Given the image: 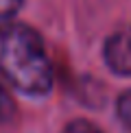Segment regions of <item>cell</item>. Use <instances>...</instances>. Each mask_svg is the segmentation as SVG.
I'll list each match as a JSON object with an SVG mask.
<instances>
[{
  "label": "cell",
  "mask_w": 131,
  "mask_h": 133,
  "mask_svg": "<svg viewBox=\"0 0 131 133\" xmlns=\"http://www.w3.org/2000/svg\"><path fill=\"white\" fill-rule=\"evenodd\" d=\"M0 74L15 90L44 96L53 87V63L42 37L22 22H0Z\"/></svg>",
  "instance_id": "cell-1"
},
{
  "label": "cell",
  "mask_w": 131,
  "mask_h": 133,
  "mask_svg": "<svg viewBox=\"0 0 131 133\" xmlns=\"http://www.w3.org/2000/svg\"><path fill=\"white\" fill-rule=\"evenodd\" d=\"M105 61L116 74H122V76L131 74V29L118 31L107 39Z\"/></svg>",
  "instance_id": "cell-2"
},
{
  "label": "cell",
  "mask_w": 131,
  "mask_h": 133,
  "mask_svg": "<svg viewBox=\"0 0 131 133\" xmlns=\"http://www.w3.org/2000/svg\"><path fill=\"white\" fill-rule=\"evenodd\" d=\"M15 114V107H13V101H11V96L7 92L0 87V124L2 122H9L11 118H13Z\"/></svg>",
  "instance_id": "cell-3"
},
{
  "label": "cell",
  "mask_w": 131,
  "mask_h": 133,
  "mask_svg": "<svg viewBox=\"0 0 131 133\" xmlns=\"http://www.w3.org/2000/svg\"><path fill=\"white\" fill-rule=\"evenodd\" d=\"M66 133H105V131L98 129L90 120H74V122H70L66 127Z\"/></svg>",
  "instance_id": "cell-4"
},
{
  "label": "cell",
  "mask_w": 131,
  "mask_h": 133,
  "mask_svg": "<svg viewBox=\"0 0 131 133\" xmlns=\"http://www.w3.org/2000/svg\"><path fill=\"white\" fill-rule=\"evenodd\" d=\"M116 109H118V116L125 120L129 127H131V92L127 94H122V96L118 98V105H116Z\"/></svg>",
  "instance_id": "cell-5"
},
{
  "label": "cell",
  "mask_w": 131,
  "mask_h": 133,
  "mask_svg": "<svg viewBox=\"0 0 131 133\" xmlns=\"http://www.w3.org/2000/svg\"><path fill=\"white\" fill-rule=\"evenodd\" d=\"M22 2H24V0H0V18L2 20L11 18V15L22 7Z\"/></svg>",
  "instance_id": "cell-6"
}]
</instances>
